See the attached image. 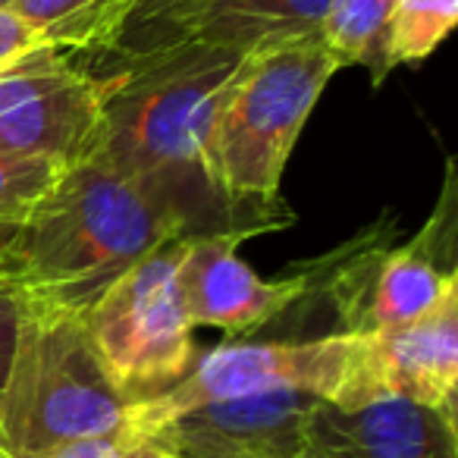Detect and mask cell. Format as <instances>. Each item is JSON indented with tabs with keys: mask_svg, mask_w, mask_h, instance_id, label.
Instances as JSON below:
<instances>
[{
	"mask_svg": "<svg viewBox=\"0 0 458 458\" xmlns=\"http://www.w3.org/2000/svg\"><path fill=\"white\" fill-rule=\"evenodd\" d=\"M242 57L182 38L123 54L101 76V132L91 157L173 204L195 233H210L208 208H223L204 176V141Z\"/></svg>",
	"mask_w": 458,
	"mask_h": 458,
	"instance_id": "1",
	"label": "cell"
},
{
	"mask_svg": "<svg viewBox=\"0 0 458 458\" xmlns=\"http://www.w3.org/2000/svg\"><path fill=\"white\" fill-rule=\"evenodd\" d=\"M195 229L164 198L95 157L66 166L22 223L20 295L85 314L135 261Z\"/></svg>",
	"mask_w": 458,
	"mask_h": 458,
	"instance_id": "2",
	"label": "cell"
},
{
	"mask_svg": "<svg viewBox=\"0 0 458 458\" xmlns=\"http://www.w3.org/2000/svg\"><path fill=\"white\" fill-rule=\"evenodd\" d=\"M339 64L318 32L249 51L229 79L204 141V176L223 208L280 214V182L293 148Z\"/></svg>",
	"mask_w": 458,
	"mask_h": 458,
	"instance_id": "3",
	"label": "cell"
},
{
	"mask_svg": "<svg viewBox=\"0 0 458 458\" xmlns=\"http://www.w3.org/2000/svg\"><path fill=\"white\" fill-rule=\"evenodd\" d=\"M120 399L91 349L85 318L20 295L16 343L0 389V452L32 458L123 427Z\"/></svg>",
	"mask_w": 458,
	"mask_h": 458,
	"instance_id": "4",
	"label": "cell"
},
{
	"mask_svg": "<svg viewBox=\"0 0 458 458\" xmlns=\"http://www.w3.org/2000/svg\"><path fill=\"white\" fill-rule=\"evenodd\" d=\"M314 395L336 408L368 405L364 333H327L318 339L280 343H226L195 355L191 368L170 389L126 405L123 427L148 439L173 418L226 399L276 393Z\"/></svg>",
	"mask_w": 458,
	"mask_h": 458,
	"instance_id": "5",
	"label": "cell"
},
{
	"mask_svg": "<svg viewBox=\"0 0 458 458\" xmlns=\"http://www.w3.org/2000/svg\"><path fill=\"white\" fill-rule=\"evenodd\" d=\"M179 249L182 236L135 261L82 314L91 349L126 405L170 389L198 355L176 283Z\"/></svg>",
	"mask_w": 458,
	"mask_h": 458,
	"instance_id": "6",
	"label": "cell"
},
{
	"mask_svg": "<svg viewBox=\"0 0 458 458\" xmlns=\"http://www.w3.org/2000/svg\"><path fill=\"white\" fill-rule=\"evenodd\" d=\"M452 173L443 189L437 216L424 223L405 245L358 249L336 274L327 276L333 308L343 324L339 333H380L424 318L445 295L458 293L452 264L455 220H452Z\"/></svg>",
	"mask_w": 458,
	"mask_h": 458,
	"instance_id": "7",
	"label": "cell"
},
{
	"mask_svg": "<svg viewBox=\"0 0 458 458\" xmlns=\"http://www.w3.org/2000/svg\"><path fill=\"white\" fill-rule=\"evenodd\" d=\"M101 132V76L38 47L0 70V151L72 166Z\"/></svg>",
	"mask_w": 458,
	"mask_h": 458,
	"instance_id": "8",
	"label": "cell"
},
{
	"mask_svg": "<svg viewBox=\"0 0 458 458\" xmlns=\"http://www.w3.org/2000/svg\"><path fill=\"white\" fill-rule=\"evenodd\" d=\"M261 226H226L182 236L176 283L191 327H214L223 333H251L305 299L311 274L264 280L239 258V245Z\"/></svg>",
	"mask_w": 458,
	"mask_h": 458,
	"instance_id": "9",
	"label": "cell"
},
{
	"mask_svg": "<svg viewBox=\"0 0 458 458\" xmlns=\"http://www.w3.org/2000/svg\"><path fill=\"white\" fill-rule=\"evenodd\" d=\"M314 405L293 389L214 402L173 418L148 443L176 458H308Z\"/></svg>",
	"mask_w": 458,
	"mask_h": 458,
	"instance_id": "10",
	"label": "cell"
},
{
	"mask_svg": "<svg viewBox=\"0 0 458 458\" xmlns=\"http://www.w3.org/2000/svg\"><path fill=\"white\" fill-rule=\"evenodd\" d=\"M364 383L370 402L399 395L455 418L458 293L445 295L424 318L364 333Z\"/></svg>",
	"mask_w": 458,
	"mask_h": 458,
	"instance_id": "11",
	"label": "cell"
},
{
	"mask_svg": "<svg viewBox=\"0 0 458 458\" xmlns=\"http://www.w3.org/2000/svg\"><path fill=\"white\" fill-rule=\"evenodd\" d=\"M308 458H458V420L399 395L358 408L318 402Z\"/></svg>",
	"mask_w": 458,
	"mask_h": 458,
	"instance_id": "12",
	"label": "cell"
},
{
	"mask_svg": "<svg viewBox=\"0 0 458 458\" xmlns=\"http://www.w3.org/2000/svg\"><path fill=\"white\" fill-rule=\"evenodd\" d=\"M330 4L333 0H198L160 45L185 38L249 54L270 41L318 32Z\"/></svg>",
	"mask_w": 458,
	"mask_h": 458,
	"instance_id": "13",
	"label": "cell"
},
{
	"mask_svg": "<svg viewBox=\"0 0 458 458\" xmlns=\"http://www.w3.org/2000/svg\"><path fill=\"white\" fill-rule=\"evenodd\" d=\"M141 0H16L13 10L60 54H110Z\"/></svg>",
	"mask_w": 458,
	"mask_h": 458,
	"instance_id": "14",
	"label": "cell"
},
{
	"mask_svg": "<svg viewBox=\"0 0 458 458\" xmlns=\"http://www.w3.org/2000/svg\"><path fill=\"white\" fill-rule=\"evenodd\" d=\"M393 10L395 0H333L320 20L318 35L339 70L364 66L374 85H380L395 70L389 60Z\"/></svg>",
	"mask_w": 458,
	"mask_h": 458,
	"instance_id": "15",
	"label": "cell"
},
{
	"mask_svg": "<svg viewBox=\"0 0 458 458\" xmlns=\"http://www.w3.org/2000/svg\"><path fill=\"white\" fill-rule=\"evenodd\" d=\"M458 22V0H395L389 26L393 66L427 60Z\"/></svg>",
	"mask_w": 458,
	"mask_h": 458,
	"instance_id": "16",
	"label": "cell"
},
{
	"mask_svg": "<svg viewBox=\"0 0 458 458\" xmlns=\"http://www.w3.org/2000/svg\"><path fill=\"white\" fill-rule=\"evenodd\" d=\"M66 166L45 157L0 151V223H26Z\"/></svg>",
	"mask_w": 458,
	"mask_h": 458,
	"instance_id": "17",
	"label": "cell"
},
{
	"mask_svg": "<svg viewBox=\"0 0 458 458\" xmlns=\"http://www.w3.org/2000/svg\"><path fill=\"white\" fill-rule=\"evenodd\" d=\"M195 4L198 0H141V7L135 10L132 22H129L126 32H123L120 45L110 51V57H123V54H139V51H148V47H157Z\"/></svg>",
	"mask_w": 458,
	"mask_h": 458,
	"instance_id": "18",
	"label": "cell"
},
{
	"mask_svg": "<svg viewBox=\"0 0 458 458\" xmlns=\"http://www.w3.org/2000/svg\"><path fill=\"white\" fill-rule=\"evenodd\" d=\"M145 439L132 437L126 427L114 433H98V437H82L60 443L54 449H45L32 458H126L129 452H135Z\"/></svg>",
	"mask_w": 458,
	"mask_h": 458,
	"instance_id": "19",
	"label": "cell"
},
{
	"mask_svg": "<svg viewBox=\"0 0 458 458\" xmlns=\"http://www.w3.org/2000/svg\"><path fill=\"white\" fill-rule=\"evenodd\" d=\"M38 47H47V45L13 7L0 10V70L16 64V60L26 57V54L38 51Z\"/></svg>",
	"mask_w": 458,
	"mask_h": 458,
	"instance_id": "20",
	"label": "cell"
},
{
	"mask_svg": "<svg viewBox=\"0 0 458 458\" xmlns=\"http://www.w3.org/2000/svg\"><path fill=\"white\" fill-rule=\"evenodd\" d=\"M16 320H20V286L16 280H0V389L7 380L10 355H13Z\"/></svg>",
	"mask_w": 458,
	"mask_h": 458,
	"instance_id": "21",
	"label": "cell"
},
{
	"mask_svg": "<svg viewBox=\"0 0 458 458\" xmlns=\"http://www.w3.org/2000/svg\"><path fill=\"white\" fill-rule=\"evenodd\" d=\"M22 276V226L20 223H0V280Z\"/></svg>",
	"mask_w": 458,
	"mask_h": 458,
	"instance_id": "22",
	"label": "cell"
},
{
	"mask_svg": "<svg viewBox=\"0 0 458 458\" xmlns=\"http://www.w3.org/2000/svg\"><path fill=\"white\" fill-rule=\"evenodd\" d=\"M126 458H176V455H170V452H164L160 445H154V443H148V439H145V443H141L135 452H129Z\"/></svg>",
	"mask_w": 458,
	"mask_h": 458,
	"instance_id": "23",
	"label": "cell"
},
{
	"mask_svg": "<svg viewBox=\"0 0 458 458\" xmlns=\"http://www.w3.org/2000/svg\"><path fill=\"white\" fill-rule=\"evenodd\" d=\"M16 0H0V10H7V7H13Z\"/></svg>",
	"mask_w": 458,
	"mask_h": 458,
	"instance_id": "24",
	"label": "cell"
},
{
	"mask_svg": "<svg viewBox=\"0 0 458 458\" xmlns=\"http://www.w3.org/2000/svg\"><path fill=\"white\" fill-rule=\"evenodd\" d=\"M0 458H7V455H4V452H0Z\"/></svg>",
	"mask_w": 458,
	"mask_h": 458,
	"instance_id": "25",
	"label": "cell"
}]
</instances>
